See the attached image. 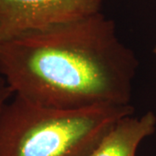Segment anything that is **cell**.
<instances>
[{"mask_svg": "<svg viewBox=\"0 0 156 156\" xmlns=\"http://www.w3.org/2000/svg\"><path fill=\"white\" fill-rule=\"evenodd\" d=\"M13 95L11 89L6 83L5 79L0 76V116L5 107L11 100V97H13Z\"/></svg>", "mask_w": 156, "mask_h": 156, "instance_id": "cell-5", "label": "cell"}, {"mask_svg": "<svg viewBox=\"0 0 156 156\" xmlns=\"http://www.w3.org/2000/svg\"><path fill=\"white\" fill-rule=\"evenodd\" d=\"M156 115L148 111L121 118L89 156H135L143 140L155 132Z\"/></svg>", "mask_w": 156, "mask_h": 156, "instance_id": "cell-4", "label": "cell"}, {"mask_svg": "<svg viewBox=\"0 0 156 156\" xmlns=\"http://www.w3.org/2000/svg\"><path fill=\"white\" fill-rule=\"evenodd\" d=\"M101 0H0V42L101 12Z\"/></svg>", "mask_w": 156, "mask_h": 156, "instance_id": "cell-3", "label": "cell"}, {"mask_svg": "<svg viewBox=\"0 0 156 156\" xmlns=\"http://www.w3.org/2000/svg\"><path fill=\"white\" fill-rule=\"evenodd\" d=\"M137 68L101 12L0 42V76L13 95L50 108L129 105Z\"/></svg>", "mask_w": 156, "mask_h": 156, "instance_id": "cell-1", "label": "cell"}, {"mask_svg": "<svg viewBox=\"0 0 156 156\" xmlns=\"http://www.w3.org/2000/svg\"><path fill=\"white\" fill-rule=\"evenodd\" d=\"M134 112L130 104L62 109L13 95L0 116V156H89Z\"/></svg>", "mask_w": 156, "mask_h": 156, "instance_id": "cell-2", "label": "cell"}, {"mask_svg": "<svg viewBox=\"0 0 156 156\" xmlns=\"http://www.w3.org/2000/svg\"><path fill=\"white\" fill-rule=\"evenodd\" d=\"M154 55L156 56V46L154 47Z\"/></svg>", "mask_w": 156, "mask_h": 156, "instance_id": "cell-6", "label": "cell"}]
</instances>
